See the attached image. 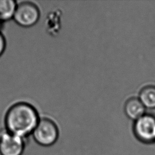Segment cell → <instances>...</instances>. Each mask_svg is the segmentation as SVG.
I'll use <instances>...</instances> for the list:
<instances>
[{
  "mask_svg": "<svg viewBox=\"0 0 155 155\" xmlns=\"http://www.w3.org/2000/svg\"><path fill=\"white\" fill-rule=\"evenodd\" d=\"M139 99L145 108H155V87L147 86L142 88Z\"/></svg>",
  "mask_w": 155,
  "mask_h": 155,
  "instance_id": "cell-8",
  "label": "cell"
},
{
  "mask_svg": "<svg viewBox=\"0 0 155 155\" xmlns=\"http://www.w3.org/2000/svg\"><path fill=\"white\" fill-rule=\"evenodd\" d=\"M136 137L144 143L155 142V117L144 114L136 120L133 126Z\"/></svg>",
  "mask_w": 155,
  "mask_h": 155,
  "instance_id": "cell-4",
  "label": "cell"
},
{
  "mask_svg": "<svg viewBox=\"0 0 155 155\" xmlns=\"http://www.w3.org/2000/svg\"><path fill=\"white\" fill-rule=\"evenodd\" d=\"M39 119L37 110L30 104L23 101L16 102L5 111L4 129L25 139L32 134Z\"/></svg>",
  "mask_w": 155,
  "mask_h": 155,
  "instance_id": "cell-1",
  "label": "cell"
},
{
  "mask_svg": "<svg viewBox=\"0 0 155 155\" xmlns=\"http://www.w3.org/2000/svg\"><path fill=\"white\" fill-rule=\"evenodd\" d=\"M24 138L12 134L5 129L0 131V155H22L25 143Z\"/></svg>",
  "mask_w": 155,
  "mask_h": 155,
  "instance_id": "cell-5",
  "label": "cell"
},
{
  "mask_svg": "<svg viewBox=\"0 0 155 155\" xmlns=\"http://www.w3.org/2000/svg\"><path fill=\"white\" fill-rule=\"evenodd\" d=\"M35 141L42 147H50L54 145L59 137L57 125L47 118L40 119L31 134Z\"/></svg>",
  "mask_w": 155,
  "mask_h": 155,
  "instance_id": "cell-2",
  "label": "cell"
},
{
  "mask_svg": "<svg viewBox=\"0 0 155 155\" xmlns=\"http://www.w3.org/2000/svg\"><path fill=\"white\" fill-rule=\"evenodd\" d=\"M145 107L137 98L129 99L125 105V113L131 119L136 120L145 114Z\"/></svg>",
  "mask_w": 155,
  "mask_h": 155,
  "instance_id": "cell-6",
  "label": "cell"
},
{
  "mask_svg": "<svg viewBox=\"0 0 155 155\" xmlns=\"http://www.w3.org/2000/svg\"><path fill=\"white\" fill-rule=\"evenodd\" d=\"M2 24H3V23H2V22H0V31H1V29H2Z\"/></svg>",
  "mask_w": 155,
  "mask_h": 155,
  "instance_id": "cell-10",
  "label": "cell"
},
{
  "mask_svg": "<svg viewBox=\"0 0 155 155\" xmlns=\"http://www.w3.org/2000/svg\"><path fill=\"white\" fill-rule=\"evenodd\" d=\"M7 47L6 39L3 33L0 31V57L4 53Z\"/></svg>",
  "mask_w": 155,
  "mask_h": 155,
  "instance_id": "cell-9",
  "label": "cell"
},
{
  "mask_svg": "<svg viewBox=\"0 0 155 155\" xmlns=\"http://www.w3.org/2000/svg\"><path fill=\"white\" fill-rule=\"evenodd\" d=\"M18 2L14 0H0V22L13 19Z\"/></svg>",
  "mask_w": 155,
  "mask_h": 155,
  "instance_id": "cell-7",
  "label": "cell"
},
{
  "mask_svg": "<svg viewBox=\"0 0 155 155\" xmlns=\"http://www.w3.org/2000/svg\"><path fill=\"white\" fill-rule=\"evenodd\" d=\"M40 17L38 7L30 1L18 2L13 17L14 22L22 27H30L35 25Z\"/></svg>",
  "mask_w": 155,
  "mask_h": 155,
  "instance_id": "cell-3",
  "label": "cell"
}]
</instances>
